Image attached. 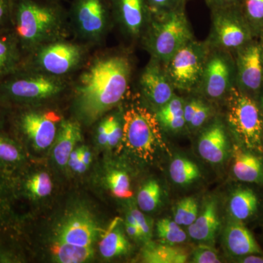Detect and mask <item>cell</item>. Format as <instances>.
<instances>
[{
	"label": "cell",
	"instance_id": "cell-1",
	"mask_svg": "<svg viewBox=\"0 0 263 263\" xmlns=\"http://www.w3.org/2000/svg\"><path fill=\"white\" fill-rule=\"evenodd\" d=\"M85 64L72 84L73 108L77 120L89 125L124 99L132 65L127 57L117 53L98 55Z\"/></svg>",
	"mask_w": 263,
	"mask_h": 263
},
{
	"label": "cell",
	"instance_id": "cell-2",
	"mask_svg": "<svg viewBox=\"0 0 263 263\" xmlns=\"http://www.w3.org/2000/svg\"><path fill=\"white\" fill-rule=\"evenodd\" d=\"M13 34L27 55L71 34L68 11L60 0H12Z\"/></svg>",
	"mask_w": 263,
	"mask_h": 263
},
{
	"label": "cell",
	"instance_id": "cell-3",
	"mask_svg": "<svg viewBox=\"0 0 263 263\" xmlns=\"http://www.w3.org/2000/svg\"><path fill=\"white\" fill-rule=\"evenodd\" d=\"M143 36L152 60L165 65L180 48L194 40L184 6L151 15Z\"/></svg>",
	"mask_w": 263,
	"mask_h": 263
},
{
	"label": "cell",
	"instance_id": "cell-4",
	"mask_svg": "<svg viewBox=\"0 0 263 263\" xmlns=\"http://www.w3.org/2000/svg\"><path fill=\"white\" fill-rule=\"evenodd\" d=\"M122 141L128 149L146 162L155 158L157 148L167 151L156 114L142 106H132L123 115Z\"/></svg>",
	"mask_w": 263,
	"mask_h": 263
},
{
	"label": "cell",
	"instance_id": "cell-5",
	"mask_svg": "<svg viewBox=\"0 0 263 263\" xmlns=\"http://www.w3.org/2000/svg\"><path fill=\"white\" fill-rule=\"evenodd\" d=\"M87 51L88 46L83 43L60 40L29 53L27 69L67 79L86 63Z\"/></svg>",
	"mask_w": 263,
	"mask_h": 263
},
{
	"label": "cell",
	"instance_id": "cell-6",
	"mask_svg": "<svg viewBox=\"0 0 263 263\" xmlns=\"http://www.w3.org/2000/svg\"><path fill=\"white\" fill-rule=\"evenodd\" d=\"M111 16L108 0H73L68 11L70 32L79 43L99 44L106 36Z\"/></svg>",
	"mask_w": 263,
	"mask_h": 263
},
{
	"label": "cell",
	"instance_id": "cell-7",
	"mask_svg": "<svg viewBox=\"0 0 263 263\" xmlns=\"http://www.w3.org/2000/svg\"><path fill=\"white\" fill-rule=\"evenodd\" d=\"M67 79L54 77L26 69L3 81L0 89L16 101L37 103L56 98L67 89Z\"/></svg>",
	"mask_w": 263,
	"mask_h": 263
},
{
	"label": "cell",
	"instance_id": "cell-8",
	"mask_svg": "<svg viewBox=\"0 0 263 263\" xmlns=\"http://www.w3.org/2000/svg\"><path fill=\"white\" fill-rule=\"evenodd\" d=\"M209 53V44L193 40L175 53L164 65L174 89L190 91L199 86Z\"/></svg>",
	"mask_w": 263,
	"mask_h": 263
},
{
	"label": "cell",
	"instance_id": "cell-9",
	"mask_svg": "<svg viewBox=\"0 0 263 263\" xmlns=\"http://www.w3.org/2000/svg\"><path fill=\"white\" fill-rule=\"evenodd\" d=\"M229 93L228 119L230 127L248 148H258L263 129L258 107L240 89L232 87Z\"/></svg>",
	"mask_w": 263,
	"mask_h": 263
},
{
	"label": "cell",
	"instance_id": "cell-10",
	"mask_svg": "<svg viewBox=\"0 0 263 263\" xmlns=\"http://www.w3.org/2000/svg\"><path fill=\"white\" fill-rule=\"evenodd\" d=\"M210 42L222 50H238L251 41L254 34L239 7L212 10Z\"/></svg>",
	"mask_w": 263,
	"mask_h": 263
},
{
	"label": "cell",
	"instance_id": "cell-11",
	"mask_svg": "<svg viewBox=\"0 0 263 263\" xmlns=\"http://www.w3.org/2000/svg\"><path fill=\"white\" fill-rule=\"evenodd\" d=\"M63 120L56 110H31L20 119L22 131L38 149H45L56 139L60 124Z\"/></svg>",
	"mask_w": 263,
	"mask_h": 263
},
{
	"label": "cell",
	"instance_id": "cell-12",
	"mask_svg": "<svg viewBox=\"0 0 263 263\" xmlns=\"http://www.w3.org/2000/svg\"><path fill=\"white\" fill-rule=\"evenodd\" d=\"M237 81L241 89L257 91L263 84V53L260 43L251 41L237 50Z\"/></svg>",
	"mask_w": 263,
	"mask_h": 263
},
{
	"label": "cell",
	"instance_id": "cell-13",
	"mask_svg": "<svg viewBox=\"0 0 263 263\" xmlns=\"http://www.w3.org/2000/svg\"><path fill=\"white\" fill-rule=\"evenodd\" d=\"M233 80V67L228 57L221 53L209 55L205 64L200 89L207 98L218 100L230 92Z\"/></svg>",
	"mask_w": 263,
	"mask_h": 263
},
{
	"label": "cell",
	"instance_id": "cell-14",
	"mask_svg": "<svg viewBox=\"0 0 263 263\" xmlns=\"http://www.w3.org/2000/svg\"><path fill=\"white\" fill-rule=\"evenodd\" d=\"M112 16L129 37L143 35L151 18L146 0H108Z\"/></svg>",
	"mask_w": 263,
	"mask_h": 263
},
{
	"label": "cell",
	"instance_id": "cell-15",
	"mask_svg": "<svg viewBox=\"0 0 263 263\" xmlns=\"http://www.w3.org/2000/svg\"><path fill=\"white\" fill-rule=\"evenodd\" d=\"M140 86L145 98L160 108L174 98V86L160 62L152 60L143 71Z\"/></svg>",
	"mask_w": 263,
	"mask_h": 263
},
{
	"label": "cell",
	"instance_id": "cell-16",
	"mask_svg": "<svg viewBox=\"0 0 263 263\" xmlns=\"http://www.w3.org/2000/svg\"><path fill=\"white\" fill-rule=\"evenodd\" d=\"M96 223L86 211H76L62 222L57 240L78 246H91L98 233Z\"/></svg>",
	"mask_w": 263,
	"mask_h": 263
},
{
	"label": "cell",
	"instance_id": "cell-17",
	"mask_svg": "<svg viewBox=\"0 0 263 263\" xmlns=\"http://www.w3.org/2000/svg\"><path fill=\"white\" fill-rule=\"evenodd\" d=\"M197 150L204 160L212 164L222 163L229 154V141L224 124L214 121L202 132Z\"/></svg>",
	"mask_w": 263,
	"mask_h": 263
},
{
	"label": "cell",
	"instance_id": "cell-18",
	"mask_svg": "<svg viewBox=\"0 0 263 263\" xmlns=\"http://www.w3.org/2000/svg\"><path fill=\"white\" fill-rule=\"evenodd\" d=\"M220 228L219 206L215 197H209L202 202L197 219L188 227V233L192 239L201 243L214 245Z\"/></svg>",
	"mask_w": 263,
	"mask_h": 263
},
{
	"label": "cell",
	"instance_id": "cell-19",
	"mask_svg": "<svg viewBox=\"0 0 263 263\" xmlns=\"http://www.w3.org/2000/svg\"><path fill=\"white\" fill-rule=\"evenodd\" d=\"M224 245L227 251L235 257L262 252L253 235L240 221H231L227 224L224 233Z\"/></svg>",
	"mask_w": 263,
	"mask_h": 263
},
{
	"label": "cell",
	"instance_id": "cell-20",
	"mask_svg": "<svg viewBox=\"0 0 263 263\" xmlns=\"http://www.w3.org/2000/svg\"><path fill=\"white\" fill-rule=\"evenodd\" d=\"M81 139V123L78 120H62L57 133L53 157L59 165L65 166L76 145Z\"/></svg>",
	"mask_w": 263,
	"mask_h": 263
},
{
	"label": "cell",
	"instance_id": "cell-21",
	"mask_svg": "<svg viewBox=\"0 0 263 263\" xmlns=\"http://www.w3.org/2000/svg\"><path fill=\"white\" fill-rule=\"evenodd\" d=\"M233 172L241 181L263 182V164L258 157L249 152H243L235 146L233 154Z\"/></svg>",
	"mask_w": 263,
	"mask_h": 263
},
{
	"label": "cell",
	"instance_id": "cell-22",
	"mask_svg": "<svg viewBox=\"0 0 263 263\" xmlns=\"http://www.w3.org/2000/svg\"><path fill=\"white\" fill-rule=\"evenodd\" d=\"M22 52L13 33L0 34V81L18 72Z\"/></svg>",
	"mask_w": 263,
	"mask_h": 263
},
{
	"label": "cell",
	"instance_id": "cell-23",
	"mask_svg": "<svg viewBox=\"0 0 263 263\" xmlns=\"http://www.w3.org/2000/svg\"><path fill=\"white\" fill-rule=\"evenodd\" d=\"M143 249V260L147 263H184L187 262V249L176 245L150 243Z\"/></svg>",
	"mask_w": 263,
	"mask_h": 263
},
{
	"label": "cell",
	"instance_id": "cell-24",
	"mask_svg": "<svg viewBox=\"0 0 263 263\" xmlns=\"http://www.w3.org/2000/svg\"><path fill=\"white\" fill-rule=\"evenodd\" d=\"M258 208V200L253 190L239 188L232 194L229 201V212L233 219L243 221L253 216Z\"/></svg>",
	"mask_w": 263,
	"mask_h": 263
},
{
	"label": "cell",
	"instance_id": "cell-25",
	"mask_svg": "<svg viewBox=\"0 0 263 263\" xmlns=\"http://www.w3.org/2000/svg\"><path fill=\"white\" fill-rule=\"evenodd\" d=\"M184 103L182 99L174 96L165 105L158 108L155 114L161 128L171 133L182 130L186 126L183 116Z\"/></svg>",
	"mask_w": 263,
	"mask_h": 263
},
{
	"label": "cell",
	"instance_id": "cell-26",
	"mask_svg": "<svg viewBox=\"0 0 263 263\" xmlns=\"http://www.w3.org/2000/svg\"><path fill=\"white\" fill-rule=\"evenodd\" d=\"M53 257L58 262L81 263L86 262L93 255L91 246H78L57 240L51 247Z\"/></svg>",
	"mask_w": 263,
	"mask_h": 263
},
{
	"label": "cell",
	"instance_id": "cell-27",
	"mask_svg": "<svg viewBox=\"0 0 263 263\" xmlns=\"http://www.w3.org/2000/svg\"><path fill=\"white\" fill-rule=\"evenodd\" d=\"M170 176L176 184L187 186L200 178V171L196 164L186 157H176L169 167Z\"/></svg>",
	"mask_w": 263,
	"mask_h": 263
},
{
	"label": "cell",
	"instance_id": "cell-28",
	"mask_svg": "<svg viewBox=\"0 0 263 263\" xmlns=\"http://www.w3.org/2000/svg\"><path fill=\"white\" fill-rule=\"evenodd\" d=\"M99 248L103 257L110 259L127 253L130 246L122 232L116 229L105 234L100 241Z\"/></svg>",
	"mask_w": 263,
	"mask_h": 263
},
{
	"label": "cell",
	"instance_id": "cell-29",
	"mask_svg": "<svg viewBox=\"0 0 263 263\" xmlns=\"http://www.w3.org/2000/svg\"><path fill=\"white\" fill-rule=\"evenodd\" d=\"M162 190L156 180H149L142 186L138 192L137 202L143 212H152L160 205Z\"/></svg>",
	"mask_w": 263,
	"mask_h": 263
},
{
	"label": "cell",
	"instance_id": "cell-30",
	"mask_svg": "<svg viewBox=\"0 0 263 263\" xmlns=\"http://www.w3.org/2000/svg\"><path fill=\"white\" fill-rule=\"evenodd\" d=\"M157 236L161 243L176 245L186 241L187 235L181 226L170 218H163L156 224Z\"/></svg>",
	"mask_w": 263,
	"mask_h": 263
},
{
	"label": "cell",
	"instance_id": "cell-31",
	"mask_svg": "<svg viewBox=\"0 0 263 263\" xmlns=\"http://www.w3.org/2000/svg\"><path fill=\"white\" fill-rule=\"evenodd\" d=\"M240 9L254 34L263 31V0H241Z\"/></svg>",
	"mask_w": 263,
	"mask_h": 263
},
{
	"label": "cell",
	"instance_id": "cell-32",
	"mask_svg": "<svg viewBox=\"0 0 263 263\" xmlns=\"http://www.w3.org/2000/svg\"><path fill=\"white\" fill-rule=\"evenodd\" d=\"M199 206L196 199L188 197L180 200L174 210V220L181 226H190L198 216Z\"/></svg>",
	"mask_w": 263,
	"mask_h": 263
},
{
	"label": "cell",
	"instance_id": "cell-33",
	"mask_svg": "<svg viewBox=\"0 0 263 263\" xmlns=\"http://www.w3.org/2000/svg\"><path fill=\"white\" fill-rule=\"evenodd\" d=\"M107 181L112 193L116 197L126 199L133 196L129 177L123 171H112L109 174Z\"/></svg>",
	"mask_w": 263,
	"mask_h": 263
},
{
	"label": "cell",
	"instance_id": "cell-34",
	"mask_svg": "<svg viewBox=\"0 0 263 263\" xmlns=\"http://www.w3.org/2000/svg\"><path fill=\"white\" fill-rule=\"evenodd\" d=\"M27 187L34 196L44 197L51 194L53 184L48 174L46 173H41L29 179Z\"/></svg>",
	"mask_w": 263,
	"mask_h": 263
},
{
	"label": "cell",
	"instance_id": "cell-35",
	"mask_svg": "<svg viewBox=\"0 0 263 263\" xmlns=\"http://www.w3.org/2000/svg\"><path fill=\"white\" fill-rule=\"evenodd\" d=\"M192 262L219 263L221 260L218 252L212 245L200 243L194 249Z\"/></svg>",
	"mask_w": 263,
	"mask_h": 263
},
{
	"label": "cell",
	"instance_id": "cell-36",
	"mask_svg": "<svg viewBox=\"0 0 263 263\" xmlns=\"http://www.w3.org/2000/svg\"><path fill=\"white\" fill-rule=\"evenodd\" d=\"M212 113V110L210 105H208L202 100H199L196 110L193 114L190 122L186 124V127L190 130H195V129L201 127L209 120Z\"/></svg>",
	"mask_w": 263,
	"mask_h": 263
},
{
	"label": "cell",
	"instance_id": "cell-37",
	"mask_svg": "<svg viewBox=\"0 0 263 263\" xmlns=\"http://www.w3.org/2000/svg\"><path fill=\"white\" fill-rule=\"evenodd\" d=\"M187 0H146L151 14L156 15L185 6Z\"/></svg>",
	"mask_w": 263,
	"mask_h": 263
},
{
	"label": "cell",
	"instance_id": "cell-38",
	"mask_svg": "<svg viewBox=\"0 0 263 263\" xmlns=\"http://www.w3.org/2000/svg\"><path fill=\"white\" fill-rule=\"evenodd\" d=\"M20 152L11 142L0 136V160L15 162L20 160Z\"/></svg>",
	"mask_w": 263,
	"mask_h": 263
},
{
	"label": "cell",
	"instance_id": "cell-39",
	"mask_svg": "<svg viewBox=\"0 0 263 263\" xmlns=\"http://www.w3.org/2000/svg\"><path fill=\"white\" fill-rule=\"evenodd\" d=\"M123 138V124L119 118L111 116L110 128H109L108 146L109 147L117 146Z\"/></svg>",
	"mask_w": 263,
	"mask_h": 263
},
{
	"label": "cell",
	"instance_id": "cell-40",
	"mask_svg": "<svg viewBox=\"0 0 263 263\" xmlns=\"http://www.w3.org/2000/svg\"><path fill=\"white\" fill-rule=\"evenodd\" d=\"M130 213L132 215L136 218L138 227H139L142 235H143V240L146 242L149 241L152 236V230L148 219L144 216V214L138 209H133L130 211Z\"/></svg>",
	"mask_w": 263,
	"mask_h": 263
},
{
	"label": "cell",
	"instance_id": "cell-41",
	"mask_svg": "<svg viewBox=\"0 0 263 263\" xmlns=\"http://www.w3.org/2000/svg\"><path fill=\"white\" fill-rule=\"evenodd\" d=\"M111 116L105 117V119L99 124L97 129V139L99 144L101 146L108 145L109 128H110Z\"/></svg>",
	"mask_w": 263,
	"mask_h": 263
},
{
	"label": "cell",
	"instance_id": "cell-42",
	"mask_svg": "<svg viewBox=\"0 0 263 263\" xmlns=\"http://www.w3.org/2000/svg\"><path fill=\"white\" fill-rule=\"evenodd\" d=\"M12 0H0V28L11 23Z\"/></svg>",
	"mask_w": 263,
	"mask_h": 263
},
{
	"label": "cell",
	"instance_id": "cell-43",
	"mask_svg": "<svg viewBox=\"0 0 263 263\" xmlns=\"http://www.w3.org/2000/svg\"><path fill=\"white\" fill-rule=\"evenodd\" d=\"M67 164H68V165L70 166L71 168L75 172L79 173V174L84 173L88 167V166L85 164L84 162L80 160V158H79V148L72 151Z\"/></svg>",
	"mask_w": 263,
	"mask_h": 263
},
{
	"label": "cell",
	"instance_id": "cell-44",
	"mask_svg": "<svg viewBox=\"0 0 263 263\" xmlns=\"http://www.w3.org/2000/svg\"><path fill=\"white\" fill-rule=\"evenodd\" d=\"M208 6L213 9L239 7L241 0H205Z\"/></svg>",
	"mask_w": 263,
	"mask_h": 263
},
{
	"label": "cell",
	"instance_id": "cell-45",
	"mask_svg": "<svg viewBox=\"0 0 263 263\" xmlns=\"http://www.w3.org/2000/svg\"><path fill=\"white\" fill-rule=\"evenodd\" d=\"M125 229L127 234L131 238H134V239L143 240V235H142L139 228H137L136 226H131V224H128V223H125Z\"/></svg>",
	"mask_w": 263,
	"mask_h": 263
},
{
	"label": "cell",
	"instance_id": "cell-46",
	"mask_svg": "<svg viewBox=\"0 0 263 263\" xmlns=\"http://www.w3.org/2000/svg\"><path fill=\"white\" fill-rule=\"evenodd\" d=\"M79 158L86 165L89 166L91 163V155L89 148L86 146H82L79 148Z\"/></svg>",
	"mask_w": 263,
	"mask_h": 263
},
{
	"label": "cell",
	"instance_id": "cell-47",
	"mask_svg": "<svg viewBox=\"0 0 263 263\" xmlns=\"http://www.w3.org/2000/svg\"><path fill=\"white\" fill-rule=\"evenodd\" d=\"M245 258L240 259V262L245 263H263L262 257L256 256L255 254H249V255L243 256Z\"/></svg>",
	"mask_w": 263,
	"mask_h": 263
},
{
	"label": "cell",
	"instance_id": "cell-48",
	"mask_svg": "<svg viewBox=\"0 0 263 263\" xmlns=\"http://www.w3.org/2000/svg\"><path fill=\"white\" fill-rule=\"evenodd\" d=\"M260 35H261V41H260V45H261V47H262V53H263V31L262 32L260 33Z\"/></svg>",
	"mask_w": 263,
	"mask_h": 263
},
{
	"label": "cell",
	"instance_id": "cell-49",
	"mask_svg": "<svg viewBox=\"0 0 263 263\" xmlns=\"http://www.w3.org/2000/svg\"><path fill=\"white\" fill-rule=\"evenodd\" d=\"M262 105H263V99H262Z\"/></svg>",
	"mask_w": 263,
	"mask_h": 263
}]
</instances>
